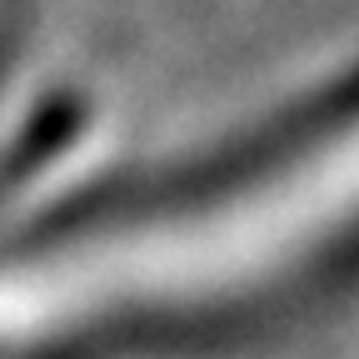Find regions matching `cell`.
Instances as JSON below:
<instances>
[{"instance_id":"cell-1","label":"cell","mask_w":359,"mask_h":359,"mask_svg":"<svg viewBox=\"0 0 359 359\" xmlns=\"http://www.w3.org/2000/svg\"><path fill=\"white\" fill-rule=\"evenodd\" d=\"M359 269V75L235 150L45 219L0 255V349L65 354L290 304Z\"/></svg>"},{"instance_id":"cell-2","label":"cell","mask_w":359,"mask_h":359,"mask_svg":"<svg viewBox=\"0 0 359 359\" xmlns=\"http://www.w3.org/2000/svg\"><path fill=\"white\" fill-rule=\"evenodd\" d=\"M40 20V0H0V95L15 75V60L25 50V35Z\"/></svg>"}]
</instances>
